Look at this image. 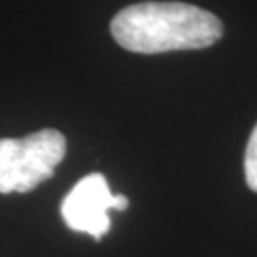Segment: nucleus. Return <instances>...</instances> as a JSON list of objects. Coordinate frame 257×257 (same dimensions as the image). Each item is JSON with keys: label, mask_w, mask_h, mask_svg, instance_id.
Instances as JSON below:
<instances>
[{"label": "nucleus", "mask_w": 257, "mask_h": 257, "mask_svg": "<svg viewBox=\"0 0 257 257\" xmlns=\"http://www.w3.org/2000/svg\"><path fill=\"white\" fill-rule=\"evenodd\" d=\"M130 200L124 194H112L103 174L82 177L61 202V217L74 232H86L101 240L110 229L109 210H128Z\"/></svg>", "instance_id": "nucleus-3"}, {"label": "nucleus", "mask_w": 257, "mask_h": 257, "mask_svg": "<svg viewBox=\"0 0 257 257\" xmlns=\"http://www.w3.org/2000/svg\"><path fill=\"white\" fill-rule=\"evenodd\" d=\"M116 44L134 54L202 50L223 37L221 19L185 2H139L120 10L110 21Z\"/></svg>", "instance_id": "nucleus-1"}, {"label": "nucleus", "mask_w": 257, "mask_h": 257, "mask_svg": "<svg viewBox=\"0 0 257 257\" xmlns=\"http://www.w3.org/2000/svg\"><path fill=\"white\" fill-rule=\"evenodd\" d=\"M244 175L248 187L257 193V124L251 130V136L246 145V155H244Z\"/></svg>", "instance_id": "nucleus-4"}, {"label": "nucleus", "mask_w": 257, "mask_h": 257, "mask_svg": "<svg viewBox=\"0 0 257 257\" xmlns=\"http://www.w3.org/2000/svg\"><path fill=\"white\" fill-rule=\"evenodd\" d=\"M65 153L67 139L52 128L19 139H0V194L37 189L54 175Z\"/></svg>", "instance_id": "nucleus-2"}]
</instances>
